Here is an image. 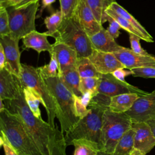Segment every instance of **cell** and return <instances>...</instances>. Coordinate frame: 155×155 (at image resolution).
Masks as SVG:
<instances>
[{
	"mask_svg": "<svg viewBox=\"0 0 155 155\" xmlns=\"http://www.w3.org/2000/svg\"><path fill=\"white\" fill-rule=\"evenodd\" d=\"M74 15L89 36L94 35L103 28L85 0L79 1Z\"/></svg>",
	"mask_w": 155,
	"mask_h": 155,
	"instance_id": "cell-14",
	"label": "cell"
},
{
	"mask_svg": "<svg viewBox=\"0 0 155 155\" xmlns=\"http://www.w3.org/2000/svg\"><path fill=\"white\" fill-rule=\"evenodd\" d=\"M97 155H111V154L105 153V152L102 151H99L98 153H97Z\"/></svg>",
	"mask_w": 155,
	"mask_h": 155,
	"instance_id": "cell-45",
	"label": "cell"
},
{
	"mask_svg": "<svg viewBox=\"0 0 155 155\" xmlns=\"http://www.w3.org/2000/svg\"><path fill=\"white\" fill-rule=\"evenodd\" d=\"M51 53L54 54L57 59L59 65L58 73L67 68L76 66L78 59L77 53L67 44L55 42L53 44V50Z\"/></svg>",
	"mask_w": 155,
	"mask_h": 155,
	"instance_id": "cell-17",
	"label": "cell"
},
{
	"mask_svg": "<svg viewBox=\"0 0 155 155\" xmlns=\"http://www.w3.org/2000/svg\"><path fill=\"white\" fill-rule=\"evenodd\" d=\"M39 0H7L4 2H0V6L8 8L10 7H19L24 6L33 2H38Z\"/></svg>",
	"mask_w": 155,
	"mask_h": 155,
	"instance_id": "cell-39",
	"label": "cell"
},
{
	"mask_svg": "<svg viewBox=\"0 0 155 155\" xmlns=\"http://www.w3.org/2000/svg\"><path fill=\"white\" fill-rule=\"evenodd\" d=\"M79 0H59L60 10L63 19L70 18L74 16L75 10Z\"/></svg>",
	"mask_w": 155,
	"mask_h": 155,
	"instance_id": "cell-32",
	"label": "cell"
},
{
	"mask_svg": "<svg viewBox=\"0 0 155 155\" xmlns=\"http://www.w3.org/2000/svg\"><path fill=\"white\" fill-rule=\"evenodd\" d=\"M10 33L7 9L0 6V36L10 35Z\"/></svg>",
	"mask_w": 155,
	"mask_h": 155,
	"instance_id": "cell-33",
	"label": "cell"
},
{
	"mask_svg": "<svg viewBox=\"0 0 155 155\" xmlns=\"http://www.w3.org/2000/svg\"><path fill=\"white\" fill-rule=\"evenodd\" d=\"M88 107L90 109L89 113L80 119L77 124L65 133V139L67 146L71 145L73 140L79 139H87L99 145L103 116L108 108L97 104L93 100Z\"/></svg>",
	"mask_w": 155,
	"mask_h": 155,
	"instance_id": "cell-5",
	"label": "cell"
},
{
	"mask_svg": "<svg viewBox=\"0 0 155 155\" xmlns=\"http://www.w3.org/2000/svg\"><path fill=\"white\" fill-rule=\"evenodd\" d=\"M53 38L55 42L64 43L73 48L78 58H88L94 50L89 36L74 15L70 18L63 19Z\"/></svg>",
	"mask_w": 155,
	"mask_h": 155,
	"instance_id": "cell-6",
	"label": "cell"
},
{
	"mask_svg": "<svg viewBox=\"0 0 155 155\" xmlns=\"http://www.w3.org/2000/svg\"><path fill=\"white\" fill-rule=\"evenodd\" d=\"M111 74L117 79L121 81H125V77L129 75H133V71L131 70L125 68H120L116 69L114 71L111 73Z\"/></svg>",
	"mask_w": 155,
	"mask_h": 155,
	"instance_id": "cell-40",
	"label": "cell"
},
{
	"mask_svg": "<svg viewBox=\"0 0 155 155\" xmlns=\"http://www.w3.org/2000/svg\"><path fill=\"white\" fill-rule=\"evenodd\" d=\"M140 39H142L139 36L132 33H129V40L130 42L131 49L134 52L137 54L145 55V56L151 55V54H149L145 50H144L141 47L140 43Z\"/></svg>",
	"mask_w": 155,
	"mask_h": 155,
	"instance_id": "cell-35",
	"label": "cell"
},
{
	"mask_svg": "<svg viewBox=\"0 0 155 155\" xmlns=\"http://www.w3.org/2000/svg\"><path fill=\"white\" fill-rule=\"evenodd\" d=\"M63 20L62 13L59 10H56L53 12L50 16H47L44 21V24L47 29V31L44 32L48 36L53 37L58 30L61 22Z\"/></svg>",
	"mask_w": 155,
	"mask_h": 155,
	"instance_id": "cell-27",
	"label": "cell"
},
{
	"mask_svg": "<svg viewBox=\"0 0 155 155\" xmlns=\"http://www.w3.org/2000/svg\"><path fill=\"white\" fill-rule=\"evenodd\" d=\"M88 58L101 74L111 73L120 68H125V66L112 53L93 50Z\"/></svg>",
	"mask_w": 155,
	"mask_h": 155,
	"instance_id": "cell-15",
	"label": "cell"
},
{
	"mask_svg": "<svg viewBox=\"0 0 155 155\" xmlns=\"http://www.w3.org/2000/svg\"><path fill=\"white\" fill-rule=\"evenodd\" d=\"M76 68L81 78H101L102 75L97 71L88 58H78Z\"/></svg>",
	"mask_w": 155,
	"mask_h": 155,
	"instance_id": "cell-26",
	"label": "cell"
},
{
	"mask_svg": "<svg viewBox=\"0 0 155 155\" xmlns=\"http://www.w3.org/2000/svg\"><path fill=\"white\" fill-rule=\"evenodd\" d=\"M113 10L118 15L127 19L131 24H132L139 32H140L145 39V41L148 42H153V38L147 31V30L124 7L115 1H112L107 6Z\"/></svg>",
	"mask_w": 155,
	"mask_h": 155,
	"instance_id": "cell-22",
	"label": "cell"
},
{
	"mask_svg": "<svg viewBox=\"0 0 155 155\" xmlns=\"http://www.w3.org/2000/svg\"><path fill=\"white\" fill-rule=\"evenodd\" d=\"M19 40L10 35L0 36V44L3 47L6 58L4 68L18 78L20 76L22 67L19 47Z\"/></svg>",
	"mask_w": 155,
	"mask_h": 155,
	"instance_id": "cell-11",
	"label": "cell"
},
{
	"mask_svg": "<svg viewBox=\"0 0 155 155\" xmlns=\"http://www.w3.org/2000/svg\"><path fill=\"white\" fill-rule=\"evenodd\" d=\"M134 133L135 131L131 127L119 140L111 155H131L134 145Z\"/></svg>",
	"mask_w": 155,
	"mask_h": 155,
	"instance_id": "cell-24",
	"label": "cell"
},
{
	"mask_svg": "<svg viewBox=\"0 0 155 155\" xmlns=\"http://www.w3.org/2000/svg\"><path fill=\"white\" fill-rule=\"evenodd\" d=\"M106 21H108L109 23L108 27L107 28V30L110 33V35L113 37L114 39H116L119 37L120 35L119 30L120 29L121 27L119 24L111 16L108 15L105 12L102 23L104 24Z\"/></svg>",
	"mask_w": 155,
	"mask_h": 155,
	"instance_id": "cell-34",
	"label": "cell"
},
{
	"mask_svg": "<svg viewBox=\"0 0 155 155\" xmlns=\"http://www.w3.org/2000/svg\"><path fill=\"white\" fill-rule=\"evenodd\" d=\"M0 146L2 147L5 155H19L2 131H1L0 133Z\"/></svg>",
	"mask_w": 155,
	"mask_h": 155,
	"instance_id": "cell-37",
	"label": "cell"
},
{
	"mask_svg": "<svg viewBox=\"0 0 155 155\" xmlns=\"http://www.w3.org/2000/svg\"><path fill=\"white\" fill-rule=\"evenodd\" d=\"M5 108L18 114L23 120L30 135L43 155H67V147L64 134L58 127H52L34 116L24 99L22 88L13 100H4Z\"/></svg>",
	"mask_w": 155,
	"mask_h": 155,
	"instance_id": "cell-1",
	"label": "cell"
},
{
	"mask_svg": "<svg viewBox=\"0 0 155 155\" xmlns=\"http://www.w3.org/2000/svg\"><path fill=\"white\" fill-rule=\"evenodd\" d=\"M50 61L49 63L37 68L40 75L44 79L58 76L59 65L56 56L53 53H50Z\"/></svg>",
	"mask_w": 155,
	"mask_h": 155,
	"instance_id": "cell-29",
	"label": "cell"
},
{
	"mask_svg": "<svg viewBox=\"0 0 155 155\" xmlns=\"http://www.w3.org/2000/svg\"><path fill=\"white\" fill-rule=\"evenodd\" d=\"M19 79L23 87L32 88L42 97L45 104L48 124L56 127L54 119L57 113V105L54 97L48 89L44 79L40 75L37 68L25 64H22Z\"/></svg>",
	"mask_w": 155,
	"mask_h": 155,
	"instance_id": "cell-7",
	"label": "cell"
},
{
	"mask_svg": "<svg viewBox=\"0 0 155 155\" xmlns=\"http://www.w3.org/2000/svg\"><path fill=\"white\" fill-rule=\"evenodd\" d=\"M125 113L130 116L133 124L146 122L155 118V90L139 96Z\"/></svg>",
	"mask_w": 155,
	"mask_h": 155,
	"instance_id": "cell-10",
	"label": "cell"
},
{
	"mask_svg": "<svg viewBox=\"0 0 155 155\" xmlns=\"http://www.w3.org/2000/svg\"><path fill=\"white\" fill-rule=\"evenodd\" d=\"M0 128L19 155H43L18 114L7 108L0 112Z\"/></svg>",
	"mask_w": 155,
	"mask_h": 155,
	"instance_id": "cell-2",
	"label": "cell"
},
{
	"mask_svg": "<svg viewBox=\"0 0 155 155\" xmlns=\"http://www.w3.org/2000/svg\"><path fill=\"white\" fill-rule=\"evenodd\" d=\"M134 145L131 155H146L155 146V137L147 122L134 123Z\"/></svg>",
	"mask_w": 155,
	"mask_h": 155,
	"instance_id": "cell-12",
	"label": "cell"
},
{
	"mask_svg": "<svg viewBox=\"0 0 155 155\" xmlns=\"http://www.w3.org/2000/svg\"><path fill=\"white\" fill-rule=\"evenodd\" d=\"M114 0H105V1L107 2H111L112 1H113Z\"/></svg>",
	"mask_w": 155,
	"mask_h": 155,
	"instance_id": "cell-46",
	"label": "cell"
},
{
	"mask_svg": "<svg viewBox=\"0 0 155 155\" xmlns=\"http://www.w3.org/2000/svg\"><path fill=\"white\" fill-rule=\"evenodd\" d=\"M5 1H7V0H0V2H4Z\"/></svg>",
	"mask_w": 155,
	"mask_h": 155,
	"instance_id": "cell-47",
	"label": "cell"
},
{
	"mask_svg": "<svg viewBox=\"0 0 155 155\" xmlns=\"http://www.w3.org/2000/svg\"><path fill=\"white\" fill-rule=\"evenodd\" d=\"M22 88L19 78L5 68L0 70V98L4 101L13 100Z\"/></svg>",
	"mask_w": 155,
	"mask_h": 155,
	"instance_id": "cell-16",
	"label": "cell"
},
{
	"mask_svg": "<svg viewBox=\"0 0 155 155\" xmlns=\"http://www.w3.org/2000/svg\"><path fill=\"white\" fill-rule=\"evenodd\" d=\"M117 59L125 66V68L133 69L140 67H155V56L136 53L131 49L123 48L113 53Z\"/></svg>",
	"mask_w": 155,
	"mask_h": 155,
	"instance_id": "cell-13",
	"label": "cell"
},
{
	"mask_svg": "<svg viewBox=\"0 0 155 155\" xmlns=\"http://www.w3.org/2000/svg\"><path fill=\"white\" fill-rule=\"evenodd\" d=\"M23 93L26 104L32 113L35 117L42 119L39 105L41 104L44 107L45 104L41 96L35 90L30 87H23Z\"/></svg>",
	"mask_w": 155,
	"mask_h": 155,
	"instance_id": "cell-23",
	"label": "cell"
},
{
	"mask_svg": "<svg viewBox=\"0 0 155 155\" xmlns=\"http://www.w3.org/2000/svg\"><path fill=\"white\" fill-rule=\"evenodd\" d=\"M140 96L136 93H124L110 98L108 108L116 113H125Z\"/></svg>",
	"mask_w": 155,
	"mask_h": 155,
	"instance_id": "cell-20",
	"label": "cell"
},
{
	"mask_svg": "<svg viewBox=\"0 0 155 155\" xmlns=\"http://www.w3.org/2000/svg\"><path fill=\"white\" fill-rule=\"evenodd\" d=\"M105 12L113 18L120 25L121 28H123L124 30H126L128 32V33H132L134 35H136L138 36H139L142 40L145 41V39L144 36L142 35V34L139 32L132 24H131L127 19L118 15L116 12H115L113 10L110 8V7H107L105 9Z\"/></svg>",
	"mask_w": 155,
	"mask_h": 155,
	"instance_id": "cell-28",
	"label": "cell"
},
{
	"mask_svg": "<svg viewBox=\"0 0 155 155\" xmlns=\"http://www.w3.org/2000/svg\"><path fill=\"white\" fill-rule=\"evenodd\" d=\"M6 64V58L3 47L0 44V70L4 68Z\"/></svg>",
	"mask_w": 155,
	"mask_h": 155,
	"instance_id": "cell-42",
	"label": "cell"
},
{
	"mask_svg": "<svg viewBox=\"0 0 155 155\" xmlns=\"http://www.w3.org/2000/svg\"><path fill=\"white\" fill-rule=\"evenodd\" d=\"M44 79L54 97L57 105L56 117L61 130L64 134L66 133L80 119L75 111L74 94L65 86L58 76Z\"/></svg>",
	"mask_w": 155,
	"mask_h": 155,
	"instance_id": "cell-3",
	"label": "cell"
},
{
	"mask_svg": "<svg viewBox=\"0 0 155 155\" xmlns=\"http://www.w3.org/2000/svg\"><path fill=\"white\" fill-rule=\"evenodd\" d=\"M88 5L91 8L94 16L98 22L103 24L102 21L105 14V9L107 7L108 4L105 0H85Z\"/></svg>",
	"mask_w": 155,
	"mask_h": 155,
	"instance_id": "cell-31",
	"label": "cell"
},
{
	"mask_svg": "<svg viewBox=\"0 0 155 155\" xmlns=\"http://www.w3.org/2000/svg\"><path fill=\"white\" fill-rule=\"evenodd\" d=\"M5 105L4 104V101L2 99L0 98V112L4 111L5 109Z\"/></svg>",
	"mask_w": 155,
	"mask_h": 155,
	"instance_id": "cell-44",
	"label": "cell"
},
{
	"mask_svg": "<svg viewBox=\"0 0 155 155\" xmlns=\"http://www.w3.org/2000/svg\"><path fill=\"white\" fill-rule=\"evenodd\" d=\"M61 81L74 95L80 96L82 94L80 90L81 77L76 66L67 68L58 73Z\"/></svg>",
	"mask_w": 155,
	"mask_h": 155,
	"instance_id": "cell-21",
	"label": "cell"
},
{
	"mask_svg": "<svg viewBox=\"0 0 155 155\" xmlns=\"http://www.w3.org/2000/svg\"><path fill=\"white\" fill-rule=\"evenodd\" d=\"M101 78H81L80 90L82 94L90 92L95 96L100 84Z\"/></svg>",
	"mask_w": 155,
	"mask_h": 155,
	"instance_id": "cell-30",
	"label": "cell"
},
{
	"mask_svg": "<svg viewBox=\"0 0 155 155\" xmlns=\"http://www.w3.org/2000/svg\"><path fill=\"white\" fill-rule=\"evenodd\" d=\"M89 37L94 50L114 53L123 48L122 46L116 43L115 39L104 27Z\"/></svg>",
	"mask_w": 155,
	"mask_h": 155,
	"instance_id": "cell-18",
	"label": "cell"
},
{
	"mask_svg": "<svg viewBox=\"0 0 155 155\" xmlns=\"http://www.w3.org/2000/svg\"><path fill=\"white\" fill-rule=\"evenodd\" d=\"M56 0H42L41 7L39 11V14L36 16V18H40L44 10L47 7H50L52 4H53Z\"/></svg>",
	"mask_w": 155,
	"mask_h": 155,
	"instance_id": "cell-41",
	"label": "cell"
},
{
	"mask_svg": "<svg viewBox=\"0 0 155 155\" xmlns=\"http://www.w3.org/2000/svg\"><path fill=\"white\" fill-rule=\"evenodd\" d=\"M74 108L76 115L80 119L85 117L90 111L89 108L81 102L80 96L76 95H74Z\"/></svg>",
	"mask_w": 155,
	"mask_h": 155,
	"instance_id": "cell-38",
	"label": "cell"
},
{
	"mask_svg": "<svg viewBox=\"0 0 155 155\" xmlns=\"http://www.w3.org/2000/svg\"><path fill=\"white\" fill-rule=\"evenodd\" d=\"M45 33H40L34 30L22 38L23 47L25 48L33 49L39 54L42 51H48L50 53L53 50V44H51Z\"/></svg>",
	"mask_w": 155,
	"mask_h": 155,
	"instance_id": "cell-19",
	"label": "cell"
},
{
	"mask_svg": "<svg viewBox=\"0 0 155 155\" xmlns=\"http://www.w3.org/2000/svg\"><path fill=\"white\" fill-rule=\"evenodd\" d=\"M132 125L131 118L125 113H116L107 108L103 116L99 151L112 154L119 140Z\"/></svg>",
	"mask_w": 155,
	"mask_h": 155,
	"instance_id": "cell-4",
	"label": "cell"
},
{
	"mask_svg": "<svg viewBox=\"0 0 155 155\" xmlns=\"http://www.w3.org/2000/svg\"><path fill=\"white\" fill-rule=\"evenodd\" d=\"M39 5L38 1L19 7L7 8L11 36L22 39L35 30V19Z\"/></svg>",
	"mask_w": 155,
	"mask_h": 155,
	"instance_id": "cell-8",
	"label": "cell"
},
{
	"mask_svg": "<svg viewBox=\"0 0 155 155\" xmlns=\"http://www.w3.org/2000/svg\"><path fill=\"white\" fill-rule=\"evenodd\" d=\"M124 93H136L142 96L148 93L126 81H121L116 79L111 73L102 74L97 94L92 100L108 108L111 97Z\"/></svg>",
	"mask_w": 155,
	"mask_h": 155,
	"instance_id": "cell-9",
	"label": "cell"
},
{
	"mask_svg": "<svg viewBox=\"0 0 155 155\" xmlns=\"http://www.w3.org/2000/svg\"><path fill=\"white\" fill-rule=\"evenodd\" d=\"M133 76L143 78H155V67H140L131 69Z\"/></svg>",
	"mask_w": 155,
	"mask_h": 155,
	"instance_id": "cell-36",
	"label": "cell"
},
{
	"mask_svg": "<svg viewBox=\"0 0 155 155\" xmlns=\"http://www.w3.org/2000/svg\"><path fill=\"white\" fill-rule=\"evenodd\" d=\"M71 145L74 147L73 155H97L99 151L97 143L85 139H74Z\"/></svg>",
	"mask_w": 155,
	"mask_h": 155,
	"instance_id": "cell-25",
	"label": "cell"
},
{
	"mask_svg": "<svg viewBox=\"0 0 155 155\" xmlns=\"http://www.w3.org/2000/svg\"><path fill=\"white\" fill-rule=\"evenodd\" d=\"M146 122L150 125L151 130L153 132V134L155 137V118L150 119V120L147 121Z\"/></svg>",
	"mask_w": 155,
	"mask_h": 155,
	"instance_id": "cell-43",
	"label": "cell"
}]
</instances>
